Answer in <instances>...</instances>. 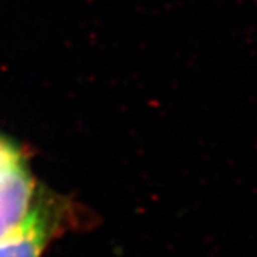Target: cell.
Instances as JSON below:
<instances>
[{"label": "cell", "mask_w": 257, "mask_h": 257, "mask_svg": "<svg viewBox=\"0 0 257 257\" xmlns=\"http://www.w3.org/2000/svg\"><path fill=\"white\" fill-rule=\"evenodd\" d=\"M20 162V155L12 147V145L0 140V175Z\"/></svg>", "instance_id": "3"}, {"label": "cell", "mask_w": 257, "mask_h": 257, "mask_svg": "<svg viewBox=\"0 0 257 257\" xmlns=\"http://www.w3.org/2000/svg\"><path fill=\"white\" fill-rule=\"evenodd\" d=\"M35 200V183L20 162L0 175V237L23 220Z\"/></svg>", "instance_id": "2"}, {"label": "cell", "mask_w": 257, "mask_h": 257, "mask_svg": "<svg viewBox=\"0 0 257 257\" xmlns=\"http://www.w3.org/2000/svg\"><path fill=\"white\" fill-rule=\"evenodd\" d=\"M57 211L45 202L33 203L23 220L0 237V257H42L62 226Z\"/></svg>", "instance_id": "1"}]
</instances>
